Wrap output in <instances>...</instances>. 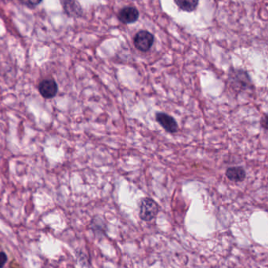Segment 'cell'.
I'll list each match as a JSON object with an SVG mask.
<instances>
[{"label":"cell","instance_id":"6da1fadb","mask_svg":"<svg viewBox=\"0 0 268 268\" xmlns=\"http://www.w3.org/2000/svg\"><path fill=\"white\" fill-rule=\"evenodd\" d=\"M230 86L238 92L252 90L254 88V84L247 72L242 69H232L229 74Z\"/></svg>","mask_w":268,"mask_h":268},{"label":"cell","instance_id":"7a4b0ae2","mask_svg":"<svg viewBox=\"0 0 268 268\" xmlns=\"http://www.w3.org/2000/svg\"><path fill=\"white\" fill-rule=\"evenodd\" d=\"M160 212V206L154 200L150 198L142 200L140 206V218L144 221H152Z\"/></svg>","mask_w":268,"mask_h":268},{"label":"cell","instance_id":"3957f363","mask_svg":"<svg viewBox=\"0 0 268 268\" xmlns=\"http://www.w3.org/2000/svg\"><path fill=\"white\" fill-rule=\"evenodd\" d=\"M134 46L142 52H147L152 48L154 42L152 34L147 31H140L134 37Z\"/></svg>","mask_w":268,"mask_h":268},{"label":"cell","instance_id":"277c9868","mask_svg":"<svg viewBox=\"0 0 268 268\" xmlns=\"http://www.w3.org/2000/svg\"><path fill=\"white\" fill-rule=\"evenodd\" d=\"M156 120L161 125L163 129L165 130L167 132H171V134L178 132V124H176V120H174V117H172V116H168V114H166V113H157L156 114Z\"/></svg>","mask_w":268,"mask_h":268},{"label":"cell","instance_id":"5b68a950","mask_svg":"<svg viewBox=\"0 0 268 268\" xmlns=\"http://www.w3.org/2000/svg\"><path fill=\"white\" fill-rule=\"evenodd\" d=\"M38 90L44 98H53L58 92V85L54 80H45L40 82Z\"/></svg>","mask_w":268,"mask_h":268},{"label":"cell","instance_id":"8992f818","mask_svg":"<svg viewBox=\"0 0 268 268\" xmlns=\"http://www.w3.org/2000/svg\"><path fill=\"white\" fill-rule=\"evenodd\" d=\"M139 18V12L132 6L124 8L118 14V19L124 24H131L136 22Z\"/></svg>","mask_w":268,"mask_h":268},{"label":"cell","instance_id":"52a82bcc","mask_svg":"<svg viewBox=\"0 0 268 268\" xmlns=\"http://www.w3.org/2000/svg\"><path fill=\"white\" fill-rule=\"evenodd\" d=\"M225 174L229 180L234 183L244 182L246 178V172L242 166L230 167L226 170Z\"/></svg>","mask_w":268,"mask_h":268},{"label":"cell","instance_id":"ba28073f","mask_svg":"<svg viewBox=\"0 0 268 268\" xmlns=\"http://www.w3.org/2000/svg\"><path fill=\"white\" fill-rule=\"evenodd\" d=\"M200 0H174L176 5L183 10L192 12L197 8Z\"/></svg>","mask_w":268,"mask_h":268},{"label":"cell","instance_id":"9c48e42d","mask_svg":"<svg viewBox=\"0 0 268 268\" xmlns=\"http://www.w3.org/2000/svg\"><path fill=\"white\" fill-rule=\"evenodd\" d=\"M104 226H106V224H104L102 218H94L91 223V228H92V230L94 232H98V233H100V234L104 232Z\"/></svg>","mask_w":268,"mask_h":268},{"label":"cell","instance_id":"30bf717a","mask_svg":"<svg viewBox=\"0 0 268 268\" xmlns=\"http://www.w3.org/2000/svg\"><path fill=\"white\" fill-rule=\"evenodd\" d=\"M20 4L29 8H33L36 6H38L42 0H18Z\"/></svg>","mask_w":268,"mask_h":268},{"label":"cell","instance_id":"8fae6325","mask_svg":"<svg viewBox=\"0 0 268 268\" xmlns=\"http://www.w3.org/2000/svg\"><path fill=\"white\" fill-rule=\"evenodd\" d=\"M260 126L265 130L268 131V113L264 114L260 120Z\"/></svg>","mask_w":268,"mask_h":268},{"label":"cell","instance_id":"7c38bea8","mask_svg":"<svg viewBox=\"0 0 268 268\" xmlns=\"http://www.w3.org/2000/svg\"><path fill=\"white\" fill-rule=\"evenodd\" d=\"M8 261V258L4 252H0V268H2Z\"/></svg>","mask_w":268,"mask_h":268}]
</instances>
